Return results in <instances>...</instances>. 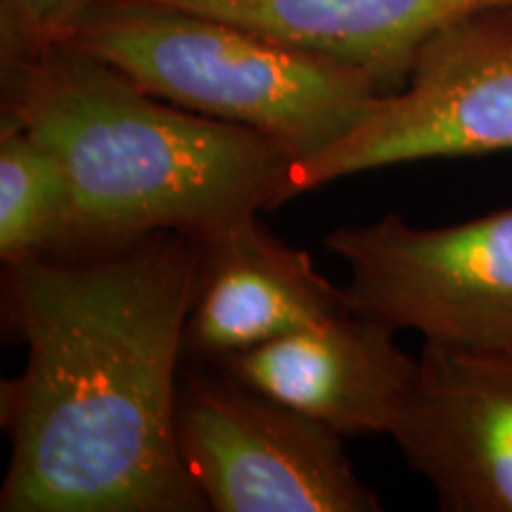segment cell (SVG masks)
<instances>
[{
    "label": "cell",
    "instance_id": "1",
    "mask_svg": "<svg viewBox=\"0 0 512 512\" xmlns=\"http://www.w3.org/2000/svg\"><path fill=\"white\" fill-rule=\"evenodd\" d=\"M200 242L155 233L10 268L27 366L0 389L3 512H204L176 446Z\"/></svg>",
    "mask_w": 512,
    "mask_h": 512
},
{
    "label": "cell",
    "instance_id": "2",
    "mask_svg": "<svg viewBox=\"0 0 512 512\" xmlns=\"http://www.w3.org/2000/svg\"><path fill=\"white\" fill-rule=\"evenodd\" d=\"M15 119L72 188L67 249L105 252L155 233L204 242L278 207L292 155L249 128L150 95L72 43L8 67Z\"/></svg>",
    "mask_w": 512,
    "mask_h": 512
},
{
    "label": "cell",
    "instance_id": "3",
    "mask_svg": "<svg viewBox=\"0 0 512 512\" xmlns=\"http://www.w3.org/2000/svg\"><path fill=\"white\" fill-rule=\"evenodd\" d=\"M62 43L159 100L271 138L294 162L342 140L384 95L361 69L150 0H102Z\"/></svg>",
    "mask_w": 512,
    "mask_h": 512
},
{
    "label": "cell",
    "instance_id": "4",
    "mask_svg": "<svg viewBox=\"0 0 512 512\" xmlns=\"http://www.w3.org/2000/svg\"><path fill=\"white\" fill-rule=\"evenodd\" d=\"M325 247L349 268L351 313L460 351H512V207L446 228L384 214L337 228Z\"/></svg>",
    "mask_w": 512,
    "mask_h": 512
},
{
    "label": "cell",
    "instance_id": "5",
    "mask_svg": "<svg viewBox=\"0 0 512 512\" xmlns=\"http://www.w3.org/2000/svg\"><path fill=\"white\" fill-rule=\"evenodd\" d=\"M176 446L214 512L382 510L351 467L342 434L221 368L181 373Z\"/></svg>",
    "mask_w": 512,
    "mask_h": 512
},
{
    "label": "cell",
    "instance_id": "6",
    "mask_svg": "<svg viewBox=\"0 0 512 512\" xmlns=\"http://www.w3.org/2000/svg\"><path fill=\"white\" fill-rule=\"evenodd\" d=\"M503 150H512V10L434 36L399 91L328 150L290 166L278 204L361 171Z\"/></svg>",
    "mask_w": 512,
    "mask_h": 512
},
{
    "label": "cell",
    "instance_id": "7",
    "mask_svg": "<svg viewBox=\"0 0 512 512\" xmlns=\"http://www.w3.org/2000/svg\"><path fill=\"white\" fill-rule=\"evenodd\" d=\"M392 437L444 512H512V351L422 344Z\"/></svg>",
    "mask_w": 512,
    "mask_h": 512
},
{
    "label": "cell",
    "instance_id": "8",
    "mask_svg": "<svg viewBox=\"0 0 512 512\" xmlns=\"http://www.w3.org/2000/svg\"><path fill=\"white\" fill-rule=\"evenodd\" d=\"M396 332L344 311L216 363L233 380L342 434H392L418 358Z\"/></svg>",
    "mask_w": 512,
    "mask_h": 512
},
{
    "label": "cell",
    "instance_id": "9",
    "mask_svg": "<svg viewBox=\"0 0 512 512\" xmlns=\"http://www.w3.org/2000/svg\"><path fill=\"white\" fill-rule=\"evenodd\" d=\"M256 216L200 242L185 356L207 366L349 311L342 287L323 278L304 249L273 238Z\"/></svg>",
    "mask_w": 512,
    "mask_h": 512
},
{
    "label": "cell",
    "instance_id": "10",
    "mask_svg": "<svg viewBox=\"0 0 512 512\" xmlns=\"http://www.w3.org/2000/svg\"><path fill=\"white\" fill-rule=\"evenodd\" d=\"M259 31L287 46L361 69L380 91L406 83L420 50L441 31L512 0H150Z\"/></svg>",
    "mask_w": 512,
    "mask_h": 512
},
{
    "label": "cell",
    "instance_id": "11",
    "mask_svg": "<svg viewBox=\"0 0 512 512\" xmlns=\"http://www.w3.org/2000/svg\"><path fill=\"white\" fill-rule=\"evenodd\" d=\"M72 188L60 159L19 121L0 128V259L5 266L64 252Z\"/></svg>",
    "mask_w": 512,
    "mask_h": 512
},
{
    "label": "cell",
    "instance_id": "12",
    "mask_svg": "<svg viewBox=\"0 0 512 512\" xmlns=\"http://www.w3.org/2000/svg\"><path fill=\"white\" fill-rule=\"evenodd\" d=\"M102 0H0L5 69L62 43L76 22Z\"/></svg>",
    "mask_w": 512,
    "mask_h": 512
}]
</instances>
